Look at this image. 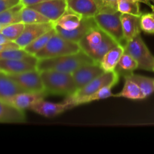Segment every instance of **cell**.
<instances>
[{
	"instance_id": "cell-23",
	"label": "cell",
	"mask_w": 154,
	"mask_h": 154,
	"mask_svg": "<svg viewBox=\"0 0 154 154\" xmlns=\"http://www.w3.org/2000/svg\"><path fill=\"white\" fill-rule=\"evenodd\" d=\"M83 19L84 17L68 8L66 13L60 19L54 22V24L65 30H72L79 26Z\"/></svg>"
},
{
	"instance_id": "cell-15",
	"label": "cell",
	"mask_w": 154,
	"mask_h": 154,
	"mask_svg": "<svg viewBox=\"0 0 154 154\" xmlns=\"http://www.w3.org/2000/svg\"><path fill=\"white\" fill-rule=\"evenodd\" d=\"M96 23L94 17H84L79 26L72 30H65L55 26L57 32L62 37L74 42H78L89 32L91 29L96 26Z\"/></svg>"
},
{
	"instance_id": "cell-34",
	"label": "cell",
	"mask_w": 154,
	"mask_h": 154,
	"mask_svg": "<svg viewBox=\"0 0 154 154\" xmlns=\"http://www.w3.org/2000/svg\"><path fill=\"white\" fill-rule=\"evenodd\" d=\"M20 48L14 42H10L8 43L0 45V51H6V50H11V49H18Z\"/></svg>"
},
{
	"instance_id": "cell-7",
	"label": "cell",
	"mask_w": 154,
	"mask_h": 154,
	"mask_svg": "<svg viewBox=\"0 0 154 154\" xmlns=\"http://www.w3.org/2000/svg\"><path fill=\"white\" fill-rule=\"evenodd\" d=\"M38 59L29 55L20 59L0 60V71L8 75L20 74L37 69Z\"/></svg>"
},
{
	"instance_id": "cell-26",
	"label": "cell",
	"mask_w": 154,
	"mask_h": 154,
	"mask_svg": "<svg viewBox=\"0 0 154 154\" xmlns=\"http://www.w3.org/2000/svg\"><path fill=\"white\" fill-rule=\"evenodd\" d=\"M138 69V64L136 60L129 54L125 52L120 58L115 71L119 75L123 76L132 73L135 70Z\"/></svg>"
},
{
	"instance_id": "cell-9",
	"label": "cell",
	"mask_w": 154,
	"mask_h": 154,
	"mask_svg": "<svg viewBox=\"0 0 154 154\" xmlns=\"http://www.w3.org/2000/svg\"><path fill=\"white\" fill-rule=\"evenodd\" d=\"M119 78H120V75L116 71L105 72L98 78H95L93 81L84 86V87L77 90L76 93L71 96L70 97L81 98L93 94V93H96V91L100 90L105 86L108 85V84H117L119 81Z\"/></svg>"
},
{
	"instance_id": "cell-12",
	"label": "cell",
	"mask_w": 154,
	"mask_h": 154,
	"mask_svg": "<svg viewBox=\"0 0 154 154\" xmlns=\"http://www.w3.org/2000/svg\"><path fill=\"white\" fill-rule=\"evenodd\" d=\"M105 72L99 63H94L79 68L72 75L78 90Z\"/></svg>"
},
{
	"instance_id": "cell-39",
	"label": "cell",
	"mask_w": 154,
	"mask_h": 154,
	"mask_svg": "<svg viewBox=\"0 0 154 154\" xmlns=\"http://www.w3.org/2000/svg\"><path fill=\"white\" fill-rule=\"evenodd\" d=\"M149 2H150V3H153V4H154V0H148Z\"/></svg>"
},
{
	"instance_id": "cell-16",
	"label": "cell",
	"mask_w": 154,
	"mask_h": 154,
	"mask_svg": "<svg viewBox=\"0 0 154 154\" xmlns=\"http://www.w3.org/2000/svg\"><path fill=\"white\" fill-rule=\"evenodd\" d=\"M124 39L126 43L141 34V29L140 20L141 15L121 14L120 15Z\"/></svg>"
},
{
	"instance_id": "cell-27",
	"label": "cell",
	"mask_w": 154,
	"mask_h": 154,
	"mask_svg": "<svg viewBox=\"0 0 154 154\" xmlns=\"http://www.w3.org/2000/svg\"><path fill=\"white\" fill-rule=\"evenodd\" d=\"M24 6L21 4L16 5L14 7L0 13V24L4 26L21 22L20 13Z\"/></svg>"
},
{
	"instance_id": "cell-25",
	"label": "cell",
	"mask_w": 154,
	"mask_h": 154,
	"mask_svg": "<svg viewBox=\"0 0 154 154\" xmlns=\"http://www.w3.org/2000/svg\"><path fill=\"white\" fill-rule=\"evenodd\" d=\"M20 21L25 24L51 22L43 14L31 7H23L21 10ZM52 22V21H51Z\"/></svg>"
},
{
	"instance_id": "cell-41",
	"label": "cell",
	"mask_w": 154,
	"mask_h": 154,
	"mask_svg": "<svg viewBox=\"0 0 154 154\" xmlns=\"http://www.w3.org/2000/svg\"><path fill=\"white\" fill-rule=\"evenodd\" d=\"M0 72H1V71H0Z\"/></svg>"
},
{
	"instance_id": "cell-30",
	"label": "cell",
	"mask_w": 154,
	"mask_h": 154,
	"mask_svg": "<svg viewBox=\"0 0 154 154\" xmlns=\"http://www.w3.org/2000/svg\"><path fill=\"white\" fill-rule=\"evenodd\" d=\"M99 13L114 14L118 12L117 3L119 0H94Z\"/></svg>"
},
{
	"instance_id": "cell-19",
	"label": "cell",
	"mask_w": 154,
	"mask_h": 154,
	"mask_svg": "<svg viewBox=\"0 0 154 154\" xmlns=\"http://www.w3.org/2000/svg\"><path fill=\"white\" fill-rule=\"evenodd\" d=\"M68 8L84 17H94L99 14L94 0H67Z\"/></svg>"
},
{
	"instance_id": "cell-36",
	"label": "cell",
	"mask_w": 154,
	"mask_h": 154,
	"mask_svg": "<svg viewBox=\"0 0 154 154\" xmlns=\"http://www.w3.org/2000/svg\"><path fill=\"white\" fill-rule=\"evenodd\" d=\"M11 41L9 39H8L3 34H2L0 32V45H3V44L8 43V42H10Z\"/></svg>"
},
{
	"instance_id": "cell-29",
	"label": "cell",
	"mask_w": 154,
	"mask_h": 154,
	"mask_svg": "<svg viewBox=\"0 0 154 154\" xmlns=\"http://www.w3.org/2000/svg\"><path fill=\"white\" fill-rule=\"evenodd\" d=\"M25 26L26 24L23 23H16L5 26L0 32L4 35L11 42H15L21 35Z\"/></svg>"
},
{
	"instance_id": "cell-20",
	"label": "cell",
	"mask_w": 154,
	"mask_h": 154,
	"mask_svg": "<svg viewBox=\"0 0 154 154\" xmlns=\"http://www.w3.org/2000/svg\"><path fill=\"white\" fill-rule=\"evenodd\" d=\"M124 53V46L118 44L105 54L102 60L99 63L101 67L105 72L115 71L116 67Z\"/></svg>"
},
{
	"instance_id": "cell-1",
	"label": "cell",
	"mask_w": 154,
	"mask_h": 154,
	"mask_svg": "<svg viewBox=\"0 0 154 154\" xmlns=\"http://www.w3.org/2000/svg\"><path fill=\"white\" fill-rule=\"evenodd\" d=\"M78 44L81 51L97 63H100L108 51L118 45L109 35L99 28L97 24L89 31Z\"/></svg>"
},
{
	"instance_id": "cell-18",
	"label": "cell",
	"mask_w": 154,
	"mask_h": 154,
	"mask_svg": "<svg viewBox=\"0 0 154 154\" xmlns=\"http://www.w3.org/2000/svg\"><path fill=\"white\" fill-rule=\"evenodd\" d=\"M26 122L23 111L0 100V123H23Z\"/></svg>"
},
{
	"instance_id": "cell-24",
	"label": "cell",
	"mask_w": 154,
	"mask_h": 154,
	"mask_svg": "<svg viewBox=\"0 0 154 154\" xmlns=\"http://www.w3.org/2000/svg\"><path fill=\"white\" fill-rule=\"evenodd\" d=\"M57 32L56 31L55 26L53 29H51V30L48 31L47 32H45V34L42 35L41 36H39L38 38L35 39V40L33 41L32 43H30L29 45H27L24 50H25L26 52L28 53L29 55L35 56L37 54L38 51H40L42 48H45V45L48 44V42H49L50 39L52 38V36L54 35L55 33Z\"/></svg>"
},
{
	"instance_id": "cell-14",
	"label": "cell",
	"mask_w": 154,
	"mask_h": 154,
	"mask_svg": "<svg viewBox=\"0 0 154 154\" xmlns=\"http://www.w3.org/2000/svg\"><path fill=\"white\" fill-rule=\"evenodd\" d=\"M71 108L72 107L70 106V105L65 100L60 103H55V102H47L43 99L36 102L31 107L30 110L43 117H53Z\"/></svg>"
},
{
	"instance_id": "cell-21",
	"label": "cell",
	"mask_w": 154,
	"mask_h": 154,
	"mask_svg": "<svg viewBox=\"0 0 154 154\" xmlns=\"http://www.w3.org/2000/svg\"><path fill=\"white\" fill-rule=\"evenodd\" d=\"M26 92L8 74L0 72V100Z\"/></svg>"
},
{
	"instance_id": "cell-37",
	"label": "cell",
	"mask_w": 154,
	"mask_h": 154,
	"mask_svg": "<svg viewBox=\"0 0 154 154\" xmlns=\"http://www.w3.org/2000/svg\"><path fill=\"white\" fill-rule=\"evenodd\" d=\"M150 8H151V9H152V12H153V13H154V4L151 5Z\"/></svg>"
},
{
	"instance_id": "cell-40",
	"label": "cell",
	"mask_w": 154,
	"mask_h": 154,
	"mask_svg": "<svg viewBox=\"0 0 154 154\" xmlns=\"http://www.w3.org/2000/svg\"><path fill=\"white\" fill-rule=\"evenodd\" d=\"M153 72H154V70H153Z\"/></svg>"
},
{
	"instance_id": "cell-11",
	"label": "cell",
	"mask_w": 154,
	"mask_h": 154,
	"mask_svg": "<svg viewBox=\"0 0 154 154\" xmlns=\"http://www.w3.org/2000/svg\"><path fill=\"white\" fill-rule=\"evenodd\" d=\"M55 26L54 22L26 24L25 29L21 35L15 41V43L21 48L24 49L27 45L35 40L37 38L45 34Z\"/></svg>"
},
{
	"instance_id": "cell-10",
	"label": "cell",
	"mask_w": 154,
	"mask_h": 154,
	"mask_svg": "<svg viewBox=\"0 0 154 154\" xmlns=\"http://www.w3.org/2000/svg\"><path fill=\"white\" fill-rule=\"evenodd\" d=\"M52 22H56L66 12L67 0H45L30 6Z\"/></svg>"
},
{
	"instance_id": "cell-22",
	"label": "cell",
	"mask_w": 154,
	"mask_h": 154,
	"mask_svg": "<svg viewBox=\"0 0 154 154\" xmlns=\"http://www.w3.org/2000/svg\"><path fill=\"white\" fill-rule=\"evenodd\" d=\"M124 79V86H123L122 90L117 94H113V96L123 97L129 99H132V100H139V99H145L140 87L133 80L131 79L127 75H125Z\"/></svg>"
},
{
	"instance_id": "cell-28",
	"label": "cell",
	"mask_w": 154,
	"mask_h": 154,
	"mask_svg": "<svg viewBox=\"0 0 154 154\" xmlns=\"http://www.w3.org/2000/svg\"><path fill=\"white\" fill-rule=\"evenodd\" d=\"M126 75L138 84L145 98L148 97L152 93H154V78L135 75L133 73Z\"/></svg>"
},
{
	"instance_id": "cell-13",
	"label": "cell",
	"mask_w": 154,
	"mask_h": 154,
	"mask_svg": "<svg viewBox=\"0 0 154 154\" xmlns=\"http://www.w3.org/2000/svg\"><path fill=\"white\" fill-rule=\"evenodd\" d=\"M47 95L48 93L46 92L43 93L23 92L2 101L12 105L17 109L24 111L26 109H30L36 102L40 99H43Z\"/></svg>"
},
{
	"instance_id": "cell-38",
	"label": "cell",
	"mask_w": 154,
	"mask_h": 154,
	"mask_svg": "<svg viewBox=\"0 0 154 154\" xmlns=\"http://www.w3.org/2000/svg\"><path fill=\"white\" fill-rule=\"evenodd\" d=\"M5 26H4V25H2V24H0V32H1V30L2 29L4 28Z\"/></svg>"
},
{
	"instance_id": "cell-5",
	"label": "cell",
	"mask_w": 154,
	"mask_h": 154,
	"mask_svg": "<svg viewBox=\"0 0 154 154\" xmlns=\"http://www.w3.org/2000/svg\"><path fill=\"white\" fill-rule=\"evenodd\" d=\"M124 48L125 52L136 60L138 64V69L153 72L154 56L144 43L141 34L126 42Z\"/></svg>"
},
{
	"instance_id": "cell-8",
	"label": "cell",
	"mask_w": 154,
	"mask_h": 154,
	"mask_svg": "<svg viewBox=\"0 0 154 154\" xmlns=\"http://www.w3.org/2000/svg\"><path fill=\"white\" fill-rule=\"evenodd\" d=\"M8 75L26 92H32V93L45 92L43 81L41 77V72L38 69L23 72V73Z\"/></svg>"
},
{
	"instance_id": "cell-6",
	"label": "cell",
	"mask_w": 154,
	"mask_h": 154,
	"mask_svg": "<svg viewBox=\"0 0 154 154\" xmlns=\"http://www.w3.org/2000/svg\"><path fill=\"white\" fill-rule=\"evenodd\" d=\"M120 15L121 13L119 11L114 14L99 13L94 17V20L99 28L109 35L117 43L124 46L126 41L123 36Z\"/></svg>"
},
{
	"instance_id": "cell-4",
	"label": "cell",
	"mask_w": 154,
	"mask_h": 154,
	"mask_svg": "<svg viewBox=\"0 0 154 154\" xmlns=\"http://www.w3.org/2000/svg\"><path fill=\"white\" fill-rule=\"evenodd\" d=\"M81 51L79 44L68 40L56 32L45 48H42L35 56L38 60H42L74 54Z\"/></svg>"
},
{
	"instance_id": "cell-3",
	"label": "cell",
	"mask_w": 154,
	"mask_h": 154,
	"mask_svg": "<svg viewBox=\"0 0 154 154\" xmlns=\"http://www.w3.org/2000/svg\"><path fill=\"white\" fill-rule=\"evenodd\" d=\"M41 77L48 94L68 97L75 94L78 90L72 74L45 70L41 72Z\"/></svg>"
},
{
	"instance_id": "cell-31",
	"label": "cell",
	"mask_w": 154,
	"mask_h": 154,
	"mask_svg": "<svg viewBox=\"0 0 154 154\" xmlns=\"http://www.w3.org/2000/svg\"><path fill=\"white\" fill-rule=\"evenodd\" d=\"M141 31L147 34H154V13H146L141 15Z\"/></svg>"
},
{
	"instance_id": "cell-32",
	"label": "cell",
	"mask_w": 154,
	"mask_h": 154,
	"mask_svg": "<svg viewBox=\"0 0 154 154\" xmlns=\"http://www.w3.org/2000/svg\"><path fill=\"white\" fill-rule=\"evenodd\" d=\"M29 54L26 52L24 49L18 48V49L6 50V51H0V60H14V59H20L27 57Z\"/></svg>"
},
{
	"instance_id": "cell-35",
	"label": "cell",
	"mask_w": 154,
	"mask_h": 154,
	"mask_svg": "<svg viewBox=\"0 0 154 154\" xmlns=\"http://www.w3.org/2000/svg\"><path fill=\"white\" fill-rule=\"evenodd\" d=\"M44 1H45V0H20V3L24 7H30V6L34 5Z\"/></svg>"
},
{
	"instance_id": "cell-2",
	"label": "cell",
	"mask_w": 154,
	"mask_h": 154,
	"mask_svg": "<svg viewBox=\"0 0 154 154\" xmlns=\"http://www.w3.org/2000/svg\"><path fill=\"white\" fill-rule=\"evenodd\" d=\"M95 62L83 51L78 53L54 58L38 60L37 69L40 72L54 70L65 73L72 74L79 68Z\"/></svg>"
},
{
	"instance_id": "cell-33",
	"label": "cell",
	"mask_w": 154,
	"mask_h": 154,
	"mask_svg": "<svg viewBox=\"0 0 154 154\" xmlns=\"http://www.w3.org/2000/svg\"><path fill=\"white\" fill-rule=\"evenodd\" d=\"M20 0H0V13L19 4Z\"/></svg>"
},
{
	"instance_id": "cell-17",
	"label": "cell",
	"mask_w": 154,
	"mask_h": 154,
	"mask_svg": "<svg viewBox=\"0 0 154 154\" xmlns=\"http://www.w3.org/2000/svg\"><path fill=\"white\" fill-rule=\"evenodd\" d=\"M115 85V84H108V85H106L102 87V88H101L100 90L96 91V93H93L91 95H89V96H84V97L72 98L70 97V96H68V97L66 98L65 101L67 103H69L72 108L74 107L79 106V105H83V104L90 103V102H93V101L107 99V98L113 96L111 89Z\"/></svg>"
}]
</instances>
